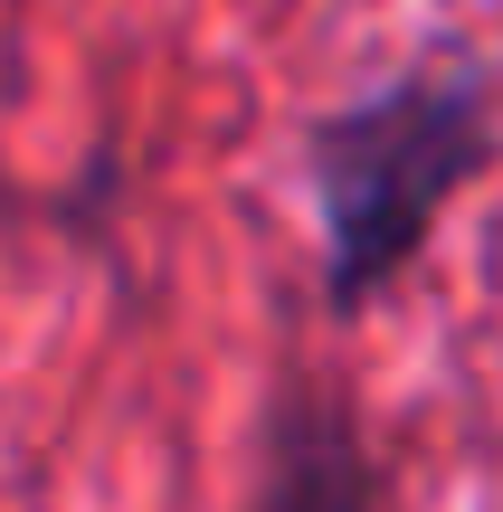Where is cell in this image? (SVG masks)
Returning <instances> with one entry per match:
<instances>
[{
    "label": "cell",
    "instance_id": "obj_1",
    "mask_svg": "<svg viewBox=\"0 0 503 512\" xmlns=\"http://www.w3.org/2000/svg\"><path fill=\"white\" fill-rule=\"evenodd\" d=\"M503 76L475 48H428L380 86L342 95L304 124V200L323 238V304L342 323L380 313L437 247L503 152Z\"/></svg>",
    "mask_w": 503,
    "mask_h": 512
},
{
    "label": "cell",
    "instance_id": "obj_2",
    "mask_svg": "<svg viewBox=\"0 0 503 512\" xmlns=\"http://www.w3.org/2000/svg\"><path fill=\"white\" fill-rule=\"evenodd\" d=\"M247 512H390V475L352 389L285 370L257 418V503Z\"/></svg>",
    "mask_w": 503,
    "mask_h": 512
}]
</instances>
